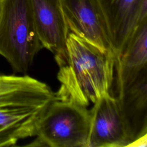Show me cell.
I'll list each match as a JSON object with an SVG mask.
<instances>
[{"mask_svg":"<svg viewBox=\"0 0 147 147\" xmlns=\"http://www.w3.org/2000/svg\"><path fill=\"white\" fill-rule=\"evenodd\" d=\"M59 67L57 78L60 86L55 98L84 107L110 93L116 57L69 32L64 56H55Z\"/></svg>","mask_w":147,"mask_h":147,"instance_id":"cell-1","label":"cell"},{"mask_svg":"<svg viewBox=\"0 0 147 147\" xmlns=\"http://www.w3.org/2000/svg\"><path fill=\"white\" fill-rule=\"evenodd\" d=\"M55 94L29 75L0 74V147L34 137L37 122Z\"/></svg>","mask_w":147,"mask_h":147,"instance_id":"cell-2","label":"cell"},{"mask_svg":"<svg viewBox=\"0 0 147 147\" xmlns=\"http://www.w3.org/2000/svg\"><path fill=\"white\" fill-rule=\"evenodd\" d=\"M42 48L29 0H0V55L14 72L25 74Z\"/></svg>","mask_w":147,"mask_h":147,"instance_id":"cell-3","label":"cell"},{"mask_svg":"<svg viewBox=\"0 0 147 147\" xmlns=\"http://www.w3.org/2000/svg\"><path fill=\"white\" fill-rule=\"evenodd\" d=\"M90 110L74 102L51 101L41 115L34 140L27 146L87 147Z\"/></svg>","mask_w":147,"mask_h":147,"instance_id":"cell-4","label":"cell"},{"mask_svg":"<svg viewBox=\"0 0 147 147\" xmlns=\"http://www.w3.org/2000/svg\"><path fill=\"white\" fill-rule=\"evenodd\" d=\"M87 147H123L131 141L117 98L107 93L93 103Z\"/></svg>","mask_w":147,"mask_h":147,"instance_id":"cell-5","label":"cell"},{"mask_svg":"<svg viewBox=\"0 0 147 147\" xmlns=\"http://www.w3.org/2000/svg\"><path fill=\"white\" fill-rule=\"evenodd\" d=\"M115 57L122 52L137 25L147 20V0H95Z\"/></svg>","mask_w":147,"mask_h":147,"instance_id":"cell-6","label":"cell"},{"mask_svg":"<svg viewBox=\"0 0 147 147\" xmlns=\"http://www.w3.org/2000/svg\"><path fill=\"white\" fill-rule=\"evenodd\" d=\"M60 2L69 33L103 50L114 52L106 24L95 0H60Z\"/></svg>","mask_w":147,"mask_h":147,"instance_id":"cell-7","label":"cell"},{"mask_svg":"<svg viewBox=\"0 0 147 147\" xmlns=\"http://www.w3.org/2000/svg\"><path fill=\"white\" fill-rule=\"evenodd\" d=\"M37 35L42 48L64 56L69 33L60 0H29Z\"/></svg>","mask_w":147,"mask_h":147,"instance_id":"cell-8","label":"cell"},{"mask_svg":"<svg viewBox=\"0 0 147 147\" xmlns=\"http://www.w3.org/2000/svg\"><path fill=\"white\" fill-rule=\"evenodd\" d=\"M147 68V20L140 22L131 34L121 54L116 57L117 98Z\"/></svg>","mask_w":147,"mask_h":147,"instance_id":"cell-9","label":"cell"},{"mask_svg":"<svg viewBox=\"0 0 147 147\" xmlns=\"http://www.w3.org/2000/svg\"><path fill=\"white\" fill-rule=\"evenodd\" d=\"M117 99L131 141L130 146L146 144L147 68L142 71L134 83Z\"/></svg>","mask_w":147,"mask_h":147,"instance_id":"cell-10","label":"cell"}]
</instances>
